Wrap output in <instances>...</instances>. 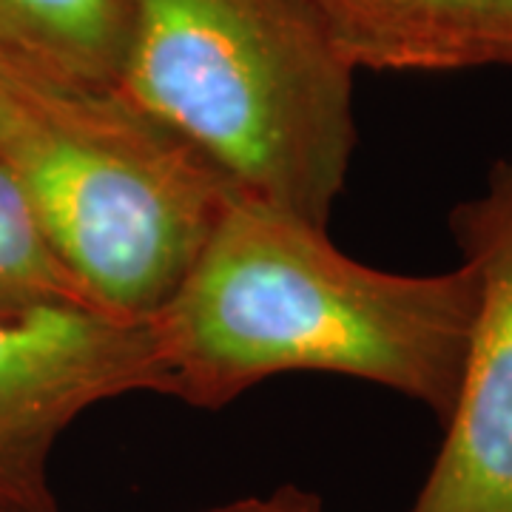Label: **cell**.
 Segmentation results:
<instances>
[{"label": "cell", "instance_id": "obj_7", "mask_svg": "<svg viewBox=\"0 0 512 512\" xmlns=\"http://www.w3.org/2000/svg\"><path fill=\"white\" fill-rule=\"evenodd\" d=\"M126 49V0H0V72L20 83L111 92Z\"/></svg>", "mask_w": 512, "mask_h": 512}, {"label": "cell", "instance_id": "obj_3", "mask_svg": "<svg viewBox=\"0 0 512 512\" xmlns=\"http://www.w3.org/2000/svg\"><path fill=\"white\" fill-rule=\"evenodd\" d=\"M9 80L15 109L0 157L49 245L100 308L154 316L200 259L237 188L180 131L114 89Z\"/></svg>", "mask_w": 512, "mask_h": 512}, {"label": "cell", "instance_id": "obj_1", "mask_svg": "<svg viewBox=\"0 0 512 512\" xmlns=\"http://www.w3.org/2000/svg\"><path fill=\"white\" fill-rule=\"evenodd\" d=\"M478 276L393 274L342 254L328 228L234 197L148 325L168 396L220 410L282 373H336L453 413Z\"/></svg>", "mask_w": 512, "mask_h": 512}, {"label": "cell", "instance_id": "obj_5", "mask_svg": "<svg viewBox=\"0 0 512 512\" xmlns=\"http://www.w3.org/2000/svg\"><path fill=\"white\" fill-rule=\"evenodd\" d=\"M478 308L453 413L410 512H512V154L450 214Z\"/></svg>", "mask_w": 512, "mask_h": 512}, {"label": "cell", "instance_id": "obj_6", "mask_svg": "<svg viewBox=\"0 0 512 512\" xmlns=\"http://www.w3.org/2000/svg\"><path fill=\"white\" fill-rule=\"evenodd\" d=\"M308 6L356 72L512 69V0H308Z\"/></svg>", "mask_w": 512, "mask_h": 512}, {"label": "cell", "instance_id": "obj_9", "mask_svg": "<svg viewBox=\"0 0 512 512\" xmlns=\"http://www.w3.org/2000/svg\"><path fill=\"white\" fill-rule=\"evenodd\" d=\"M197 512H328L322 495L296 484H279L268 493H251Z\"/></svg>", "mask_w": 512, "mask_h": 512}, {"label": "cell", "instance_id": "obj_4", "mask_svg": "<svg viewBox=\"0 0 512 512\" xmlns=\"http://www.w3.org/2000/svg\"><path fill=\"white\" fill-rule=\"evenodd\" d=\"M168 396L148 319L92 308L0 313V512H60L52 456L97 404Z\"/></svg>", "mask_w": 512, "mask_h": 512}, {"label": "cell", "instance_id": "obj_8", "mask_svg": "<svg viewBox=\"0 0 512 512\" xmlns=\"http://www.w3.org/2000/svg\"><path fill=\"white\" fill-rule=\"evenodd\" d=\"M37 308L106 311L60 262L37 222L23 185L0 157V313H26Z\"/></svg>", "mask_w": 512, "mask_h": 512}, {"label": "cell", "instance_id": "obj_2", "mask_svg": "<svg viewBox=\"0 0 512 512\" xmlns=\"http://www.w3.org/2000/svg\"><path fill=\"white\" fill-rule=\"evenodd\" d=\"M356 69L308 0H126L117 89L237 188L328 228L356 151Z\"/></svg>", "mask_w": 512, "mask_h": 512}, {"label": "cell", "instance_id": "obj_10", "mask_svg": "<svg viewBox=\"0 0 512 512\" xmlns=\"http://www.w3.org/2000/svg\"><path fill=\"white\" fill-rule=\"evenodd\" d=\"M12 109H15V97H12V80L0 72V134L6 131L9 120H12Z\"/></svg>", "mask_w": 512, "mask_h": 512}]
</instances>
